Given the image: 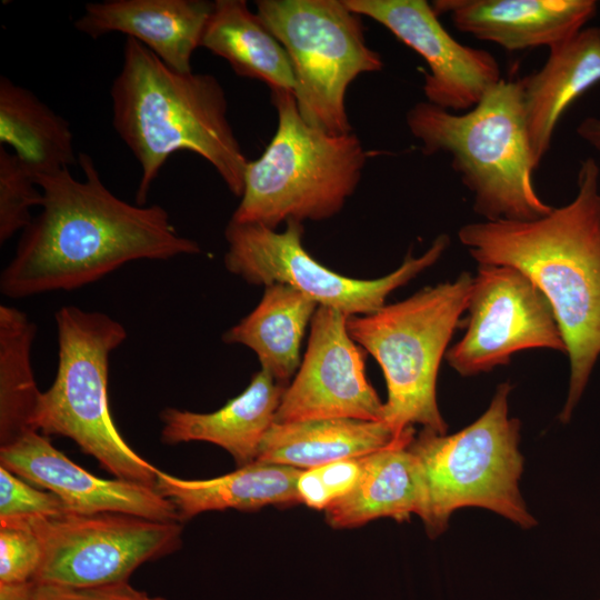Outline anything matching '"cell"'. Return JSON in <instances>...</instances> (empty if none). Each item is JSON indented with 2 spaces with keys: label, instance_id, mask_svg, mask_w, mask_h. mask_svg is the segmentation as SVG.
<instances>
[{
  "label": "cell",
  "instance_id": "cell-19",
  "mask_svg": "<svg viewBox=\"0 0 600 600\" xmlns=\"http://www.w3.org/2000/svg\"><path fill=\"white\" fill-rule=\"evenodd\" d=\"M413 427L392 444L363 456L354 488L326 509L327 522L337 529L354 528L378 518L409 520L423 514L426 487L416 456L409 448Z\"/></svg>",
  "mask_w": 600,
  "mask_h": 600
},
{
  "label": "cell",
  "instance_id": "cell-30",
  "mask_svg": "<svg viewBox=\"0 0 600 600\" xmlns=\"http://www.w3.org/2000/svg\"><path fill=\"white\" fill-rule=\"evenodd\" d=\"M32 600H167L150 596L128 582L96 586H64L34 582Z\"/></svg>",
  "mask_w": 600,
  "mask_h": 600
},
{
  "label": "cell",
  "instance_id": "cell-23",
  "mask_svg": "<svg viewBox=\"0 0 600 600\" xmlns=\"http://www.w3.org/2000/svg\"><path fill=\"white\" fill-rule=\"evenodd\" d=\"M200 47L224 59L234 73L293 92L289 56L244 0H216Z\"/></svg>",
  "mask_w": 600,
  "mask_h": 600
},
{
  "label": "cell",
  "instance_id": "cell-2",
  "mask_svg": "<svg viewBox=\"0 0 600 600\" xmlns=\"http://www.w3.org/2000/svg\"><path fill=\"white\" fill-rule=\"evenodd\" d=\"M600 169L586 159L568 204L533 220L462 226L460 242L479 264L512 267L544 294L566 343L570 376L559 414L570 421L600 356Z\"/></svg>",
  "mask_w": 600,
  "mask_h": 600
},
{
  "label": "cell",
  "instance_id": "cell-1",
  "mask_svg": "<svg viewBox=\"0 0 600 600\" xmlns=\"http://www.w3.org/2000/svg\"><path fill=\"white\" fill-rule=\"evenodd\" d=\"M83 180L70 169L34 179L41 212L22 231L0 278L13 299L70 291L92 283L134 260H168L201 252L180 236L159 204H131L112 193L91 156L78 154Z\"/></svg>",
  "mask_w": 600,
  "mask_h": 600
},
{
  "label": "cell",
  "instance_id": "cell-4",
  "mask_svg": "<svg viewBox=\"0 0 600 600\" xmlns=\"http://www.w3.org/2000/svg\"><path fill=\"white\" fill-rule=\"evenodd\" d=\"M426 156L446 152L487 221L533 220L553 207L533 184L537 169L527 131L520 81L501 79L470 110L458 113L428 101L406 114Z\"/></svg>",
  "mask_w": 600,
  "mask_h": 600
},
{
  "label": "cell",
  "instance_id": "cell-34",
  "mask_svg": "<svg viewBox=\"0 0 600 600\" xmlns=\"http://www.w3.org/2000/svg\"><path fill=\"white\" fill-rule=\"evenodd\" d=\"M578 134L600 152V119L586 118L577 128Z\"/></svg>",
  "mask_w": 600,
  "mask_h": 600
},
{
  "label": "cell",
  "instance_id": "cell-29",
  "mask_svg": "<svg viewBox=\"0 0 600 600\" xmlns=\"http://www.w3.org/2000/svg\"><path fill=\"white\" fill-rule=\"evenodd\" d=\"M69 513L63 501L0 466V519L51 518Z\"/></svg>",
  "mask_w": 600,
  "mask_h": 600
},
{
  "label": "cell",
  "instance_id": "cell-28",
  "mask_svg": "<svg viewBox=\"0 0 600 600\" xmlns=\"http://www.w3.org/2000/svg\"><path fill=\"white\" fill-rule=\"evenodd\" d=\"M42 561L43 547L30 519H0V583L36 582Z\"/></svg>",
  "mask_w": 600,
  "mask_h": 600
},
{
  "label": "cell",
  "instance_id": "cell-7",
  "mask_svg": "<svg viewBox=\"0 0 600 600\" xmlns=\"http://www.w3.org/2000/svg\"><path fill=\"white\" fill-rule=\"evenodd\" d=\"M472 280L462 272L453 281L427 287L376 312L348 318L352 340L382 369L388 391L383 421L396 432L419 423L447 433L437 402V377L467 310Z\"/></svg>",
  "mask_w": 600,
  "mask_h": 600
},
{
  "label": "cell",
  "instance_id": "cell-3",
  "mask_svg": "<svg viewBox=\"0 0 600 600\" xmlns=\"http://www.w3.org/2000/svg\"><path fill=\"white\" fill-rule=\"evenodd\" d=\"M112 126L141 167L136 203L144 206L168 159L190 151L209 162L241 197L249 160L228 118V101L210 73L178 72L127 38L111 89Z\"/></svg>",
  "mask_w": 600,
  "mask_h": 600
},
{
  "label": "cell",
  "instance_id": "cell-10",
  "mask_svg": "<svg viewBox=\"0 0 600 600\" xmlns=\"http://www.w3.org/2000/svg\"><path fill=\"white\" fill-rule=\"evenodd\" d=\"M224 237L228 243L224 267L229 272L252 284H287L318 306L349 317L369 314L384 307L392 291L436 263L449 246V238L441 234L420 257L408 253L393 272L364 280L339 274L316 260L303 247V224L299 221H288L284 230L279 232L230 219Z\"/></svg>",
  "mask_w": 600,
  "mask_h": 600
},
{
  "label": "cell",
  "instance_id": "cell-33",
  "mask_svg": "<svg viewBox=\"0 0 600 600\" xmlns=\"http://www.w3.org/2000/svg\"><path fill=\"white\" fill-rule=\"evenodd\" d=\"M34 582L0 583V600H32Z\"/></svg>",
  "mask_w": 600,
  "mask_h": 600
},
{
  "label": "cell",
  "instance_id": "cell-20",
  "mask_svg": "<svg viewBox=\"0 0 600 600\" xmlns=\"http://www.w3.org/2000/svg\"><path fill=\"white\" fill-rule=\"evenodd\" d=\"M549 51L540 70L519 80L537 168L550 149L562 114L600 81V27L583 28Z\"/></svg>",
  "mask_w": 600,
  "mask_h": 600
},
{
  "label": "cell",
  "instance_id": "cell-26",
  "mask_svg": "<svg viewBox=\"0 0 600 600\" xmlns=\"http://www.w3.org/2000/svg\"><path fill=\"white\" fill-rule=\"evenodd\" d=\"M34 337L36 324L23 311L0 306V447L33 430L41 396L31 363Z\"/></svg>",
  "mask_w": 600,
  "mask_h": 600
},
{
  "label": "cell",
  "instance_id": "cell-13",
  "mask_svg": "<svg viewBox=\"0 0 600 600\" xmlns=\"http://www.w3.org/2000/svg\"><path fill=\"white\" fill-rule=\"evenodd\" d=\"M346 313L318 306L308 347L286 388L274 422L319 419L383 421L382 402L369 383L364 358L347 329Z\"/></svg>",
  "mask_w": 600,
  "mask_h": 600
},
{
  "label": "cell",
  "instance_id": "cell-9",
  "mask_svg": "<svg viewBox=\"0 0 600 600\" xmlns=\"http://www.w3.org/2000/svg\"><path fill=\"white\" fill-rule=\"evenodd\" d=\"M256 7L289 56L302 119L330 133L352 132L347 90L360 74L383 67L366 42L361 16L343 0H258Z\"/></svg>",
  "mask_w": 600,
  "mask_h": 600
},
{
  "label": "cell",
  "instance_id": "cell-11",
  "mask_svg": "<svg viewBox=\"0 0 600 600\" xmlns=\"http://www.w3.org/2000/svg\"><path fill=\"white\" fill-rule=\"evenodd\" d=\"M42 547L36 582L96 586L128 582L143 563L177 551L182 522L122 512L29 518Z\"/></svg>",
  "mask_w": 600,
  "mask_h": 600
},
{
  "label": "cell",
  "instance_id": "cell-18",
  "mask_svg": "<svg viewBox=\"0 0 600 600\" xmlns=\"http://www.w3.org/2000/svg\"><path fill=\"white\" fill-rule=\"evenodd\" d=\"M287 387L260 369L239 396L217 411L198 413L166 408L160 413L161 441L166 444L210 442L228 451L238 468L251 464L274 423Z\"/></svg>",
  "mask_w": 600,
  "mask_h": 600
},
{
  "label": "cell",
  "instance_id": "cell-25",
  "mask_svg": "<svg viewBox=\"0 0 600 600\" xmlns=\"http://www.w3.org/2000/svg\"><path fill=\"white\" fill-rule=\"evenodd\" d=\"M0 142L34 179L78 163L68 120L6 76L0 77Z\"/></svg>",
  "mask_w": 600,
  "mask_h": 600
},
{
  "label": "cell",
  "instance_id": "cell-6",
  "mask_svg": "<svg viewBox=\"0 0 600 600\" xmlns=\"http://www.w3.org/2000/svg\"><path fill=\"white\" fill-rule=\"evenodd\" d=\"M54 319L58 369L41 392L33 430L69 438L114 478L154 488L159 469L122 438L108 404L109 359L126 340V328L103 312L74 306L60 308Z\"/></svg>",
  "mask_w": 600,
  "mask_h": 600
},
{
  "label": "cell",
  "instance_id": "cell-35",
  "mask_svg": "<svg viewBox=\"0 0 600 600\" xmlns=\"http://www.w3.org/2000/svg\"><path fill=\"white\" fill-rule=\"evenodd\" d=\"M600 600V599H599Z\"/></svg>",
  "mask_w": 600,
  "mask_h": 600
},
{
  "label": "cell",
  "instance_id": "cell-16",
  "mask_svg": "<svg viewBox=\"0 0 600 600\" xmlns=\"http://www.w3.org/2000/svg\"><path fill=\"white\" fill-rule=\"evenodd\" d=\"M461 32L509 51L548 47L571 39L597 12L593 0H436Z\"/></svg>",
  "mask_w": 600,
  "mask_h": 600
},
{
  "label": "cell",
  "instance_id": "cell-32",
  "mask_svg": "<svg viewBox=\"0 0 600 600\" xmlns=\"http://www.w3.org/2000/svg\"><path fill=\"white\" fill-rule=\"evenodd\" d=\"M297 492L301 503L324 510L331 502L316 468L302 469L297 480Z\"/></svg>",
  "mask_w": 600,
  "mask_h": 600
},
{
  "label": "cell",
  "instance_id": "cell-22",
  "mask_svg": "<svg viewBox=\"0 0 600 600\" xmlns=\"http://www.w3.org/2000/svg\"><path fill=\"white\" fill-rule=\"evenodd\" d=\"M403 431L396 432L384 421L358 419L274 422L266 433L254 462L316 468L383 449L396 442Z\"/></svg>",
  "mask_w": 600,
  "mask_h": 600
},
{
  "label": "cell",
  "instance_id": "cell-14",
  "mask_svg": "<svg viewBox=\"0 0 600 600\" xmlns=\"http://www.w3.org/2000/svg\"><path fill=\"white\" fill-rule=\"evenodd\" d=\"M414 50L429 67L423 93L429 103L452 112L472 109L501 80L500 67L487 50L458 42L424 0H343Z\"/></svg>",
  "mask_w": 600,
  "mask_h": 600
},
{
  "label": "cell",
  "instance_id": "cell-24",
  "mask_svg": "<svg viewBox=\"0 0 600 600\" xmlns=\"http://www.w3.org/2000/svg\"><path fill=\"white\" fill-rule=\"evenodd\" d=\"M317 308L314 300L287 284L267 286L258 306L222 339L250 348L261 369L287 384L301 364V342Z\"/></svg>",
  "mask_w": 600,
  "mask_h": 600
},
{
  "label": "cell",
  "instance_id": "cell-31",
  "mask_svg": "<svg viewBox=\"0 0 600 600\" xmlns=\"http://www.w3.org/2000/svg\"><path fill=\"white\" fill-rule=\"evenodd\" d=\"M360 458L316 467L331 502L348 494L357 484L362 470Z\"/></svg>",
  "mask_w": 600,
  "mask_h": 600
},
{
  "label": "cell",
  "instance_id": "cell-12",
  "mask_svg": "<svg viewBox=\"0 0 600 600\" xmlns=\"http://www.w3.org/2000/svg\"><path fill=\"white\" fill-rule=\"evenodd\" d=\"M467 311L466 332L444 356L460 376L491 371L527 349L566 353L551 304L527 276L512 267L479 264Z\"/></svg>",
  "mask_w": 600,
  "mask_h": 600
},
{
  "label": "cell",
  "instance_id": "cell-27",
  "mask_svg": "<svg viewBox=\"0 0 600 600\" xmlns=\"http://www.w3.org/2000/svg\"><path fill=\"white\" fill-rule=\"evenodd\" d=\"M43 194L32 174L6 147H0V242L23 231L32 221L30 210L41 207Z\"/></svg>",
  "mask_w": 600,
  "mask_h": 600
},
{
  "label": "cell",
  "instance_id": "cell-17",
  "mask_svg": "<svg viewBox=\"0 0 600 600\" xmlns=\"http://www.w3.org/2000/svg\"><path fill=\"white\" fill-rule=\"evenodd\" d=\"M213 4L206 0H104L87 3L73 24L92 39L124 33L171 69L188 73Z\"/></svg>",
  "mask_w": 600,
  "mask_h": 600
},
{
  "label": "cell",
  "instance_id": "cell-8",
  "mask_svg": "<svg viewBox=\"0 0 600 600\" xmlns=\"http://www.w3.org/2000/svg\"><path fill=\"white\" fill-rule=\"evenodd\" d=\"M511 386H498L488 409L453 433L423 428L409 444L426 487L421 520L430 538L446 531L451 514L464 507L491 510L523 529L537 524L519 489L523 457L520 421L509 417Z\"/></svg>",
  "mask_w": 600,
  "mask_h": 600
},
{
  "label": "cell",
  "instance_id": "cell-5",
  "mask_svg": "<svg viewBox=\"0 0 600 600\" xmlns=\"http://www.w3.org/2000/svg\"><path fill=\"white\" fill-rule=\"evenodd\" d=\"M270 92L277 129L260 157L248 162L231 220L277 230L292 220L330 219L354 193L368 152L353 132L336 134L308 124L293 92Z\"/></svg>",
  "mask_w": 600,
  "mask_h": 600
},
{
  "label": "cell",
  "instance_id": "cell-15",
  "mask_svg": "<svg viewBox=\"0 0 600 600\" xmlns=\"http://www.w3.org/2000/svg\"><path fill=\"white\" fill-rule=\"evenodd\" d=\"M0 466L58 496L69 513L122 512L182 522L174 503L154 488L96 477L56 449L48 436L39 431H28L0 447Z\"/></svg>",
  "mask_w": 600,
  "mask_h": 600
},
{
  "label": "cell",
  "instance_id": "cell-21",
  "mask_svg": "<svg viewBox=\"0 0 600 600\" xmlns=\"http://www.w3.org/2000/svg\"><path fill=\"white\" fill-rule=\"evenodd\" d=\"M302 469L253 462L212 479L188 480L158 470L154 489L171 500L182 522L206 511H252L301 503L297 480Z\"/></svg>",
  "mask_w": 600,
  "mask_h": 600
}]
</instances>
